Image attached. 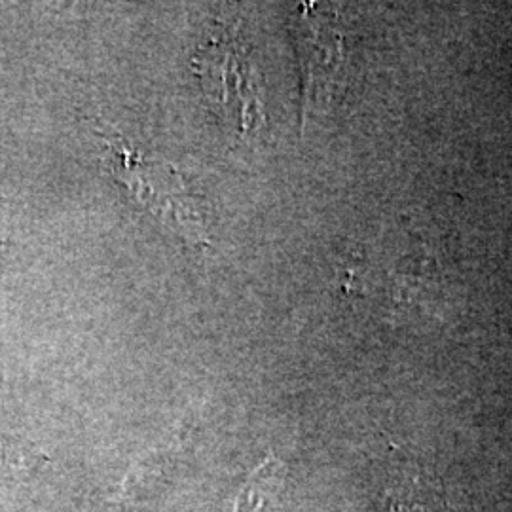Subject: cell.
Masks as SVG:
<instances>
[{
    "label": "cell",
    "mask_w": 512,
    "mask_h": 512,
    "mask_svg": "<svg viewBox=\"0 0 512 512\" xmlns=\"http://www.w3.org/2000/svg\"><path fill=\"white\" fill-rule=\"evenodd\" d=\"M93 133L103 143V160L112 177L126 184L137 202L188 243L207 245L202 217L173 165L143 156L124 135L103 122H97Z\"/></svg>",
    "instance_id": "6da1fadb"
},
{
    "label": "cell",
    "mask_w": 512,
    "mask_h": 512,
    "mask_svg": "<svg viewBox=\"0 0 512 512\" xmlns=\"http://www.w3.org/2000/svg\"><path fill=\"white\" fill-rule=\"evenodd\" d=\"M200 59L202 69H205L203 78H220V84H215L219 107L222 105V109L228 112L232 107V95L236 93L239 131H249L255 116H260V103L253 88V73L249 71L247 59L241 54L238 42L220 40L217 42V52L200 54Z\"/></svg>",
    "instance_id": "7a4b0ae2"
},
{
    "label": "cell",
    "mask_w": 512,
    "mask_h": 512,
    "mask_svg": "<svg viewBox=\"0 0 512 512\" xmlns=\"http://www.w3.org/2000/svg\"><path fill=\"white\" fill-rule=\"evenodd\" d=\"M387 512H452L439 486L425 476H410L385 495Z\"/></svg>",
    "instance_id": "3957f363"
},
{
    "label": "cell",
    "mask_w": 512,
    "mask_h": 512,
    "mask_svg": "<svg viewBox=\"0 0 512 512\" xmlns=\"http://www.w3.org/2000/svg\"><path fill=\"white\" fill-rule=\"evenodd\" d=\"M279 482V463H264L262 467H258L255 475L249 478L247 486L241 490L238 503L234 512H262L272 494H275Z\"/></svg>",
    "instance_id": "277c9868"
}]
</instances>
